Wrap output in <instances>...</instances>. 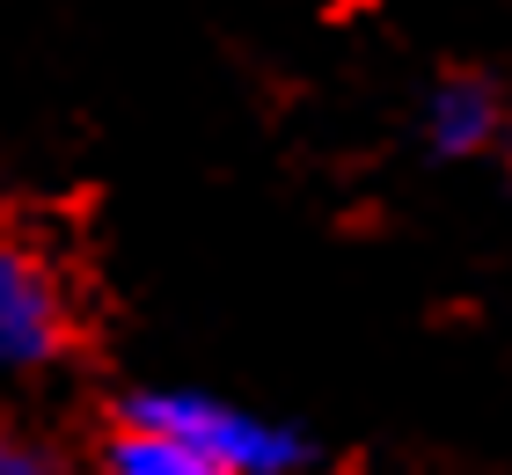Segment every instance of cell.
<instances>
[{"label":"cell","instance_id":"1","mask_svg":"<svg viewBox=\"0 0 512 475\" xmlns=\"http://www.w3.org/2000/svg\"><path fill=\"white\" fill-rule=\"evenodd\" d=\"M81 344L74 285L30 234L0 227V380L44 373Z\"/></svg>","mask_w":512,"mask_h":475},{"label":"cell","instance_id":"2","mask_svg":"<svg viewBox=\"0 0 512 475\" xmlns=\"http://www.w3.org/2000/svg\"><path fill=\"white\" fill-rule=\"evenodd\" d=\"M125 424H139V432H161L176 446H191V454L235 468V475H286L300 468V446L286 424L256 417V410H235V402L220 395H191V388H154V395H132Z\"/></svg>","mask_w":512,"mask_h":475},{"label":"cell","instance_id":"3","mask_svg":"<svg viewBox=\"0 0 512 475\" xmlns=\"http://www.w3.org/2000/svg\"><path fill=\"white\" fill-rule=\"evenodd\" d=\"M103 475H235V468L205 461V454H191V446H176V439H161V432L125 424V432L103 446Z\"/></svg>","mask_w":512,"mask_h":475},{"label":"cell","instance_id":"4","mask_svg":"<svg viewBox=\"0 0 512 475\" xmlns=\"http://www.w3.org/2000/svg\"><path fill=\"white\" fill-rule=\"evenodd\" d=\"M491 125H498V95L483 88V81H447V88H439V103H432V139H439L447 154L483 147Z\"/></svg>","mask_w":512,"mask_h":475},{"label":"cell","instance_id":"5","mask_svg":"<svg viewBox=\"0 0 512 475\" xmlns=\"http://www.w3.org/2000/svg\"><path fill=\"white\" fill-rule=\"evenodd\" d=\"M0 475H59V461H52V446H44V439L0 424Z\"/></svg>","mask_w":512,"mask_h":475}]
</instances>
